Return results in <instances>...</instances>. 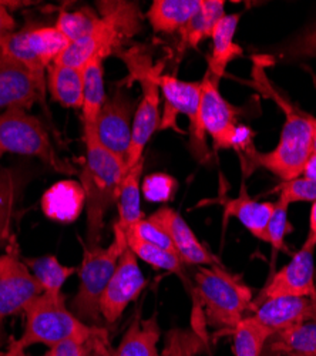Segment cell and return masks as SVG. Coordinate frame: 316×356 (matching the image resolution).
Instances as JSON below:
<instances>
[{
	"label": "cell",
	"mask_w": 316,
	"mask_h": 356,
	"mask_svg": "<svg viewBox=\"0 0 316 356\" xmlns=\"http://www.w3.org/2000/svg\"><path fill=\"white\" fill-rule=\"evenodd\" d=\"M255 65L253 81L251 86L265 97L274 100L286 118L281 130L279 141L272 152L258 153L255 147H252L240 156L244 167H248L245 174H251L255 168L263 167L279 177L282 181H290L302 175L303 167L312 154V129L306 118V113L294 106L272 87L265 76L264 65L258 62H255Z\"/></svg>",
	"instance_id": "cell-1"
},
{
	"label": "cell",
	"mask_w": 316,
	"mask_h": 356,
	"mask_svg": "<svg viewBox=\"0 0 316 356\" xmlns=\"http://www.w3.org/2000/svg\"><path fill=\"white\" fill-rule=\"evenodd\" d=\"M85 161L78 172L88 204V244L97 247L101 240L104 217L117 202L122 183L127 174L126 161L108 152L99 141L96 127H84Z\"/></svg>",
	"instance_id": "cell-2"
},
{
	"label": "cell",
	"mask_w": 316,
	"mask_h": 356,
	"mask_svg": "<svg viewBox=\"0 0 316 356\" xmlns=\"http://www.w3.org/2000/svg\"><path fill=\"white\" fill-rule=\"evenodd\" d=\"M194 305L203 312L206 325L217 332H229L249 315L252 289L241 277L229 273L224 265L198 266L194 274Z\"/></svg>",
	"instance_id": "cell-3"
},
{
	"label": "cell",
	"mask_w": 316,
	"mask_h": 356,
	"mask_svg": "<svg viewBox=\"0 0 316 356\" xmlns=\"http://www.w3.org/2000/svg\"><path fill=\"white\" fill-rule=\"evenodd\" d=\"M100 22L94 32L85 39L73 42L54 63L84 69L93 58L104 60L111 54H120L126 42L142 29V13L138 3L122 0L97 2Z\"/></svg>",
	"instance_id": "cell-4"
},
{
	"label": "cell",
	"mask_w": 316,
	"mask_h": 356,
	"mask_svg": "<svg viewBox=\"0 0 316 356\" xmlns=\"http://www.w3.org/2000/svg\"><path fill=\"white\" fill-rule=\"evenodd\" d=\"M23 312L26 315L23 335L19 339L12 338L9 341V343L23 350L39 343L51 348L67 339L92 341L107 335L104 328L83 322L67 309L62 292H42L23 308Z\"/></svg>",
	"instance_id": "cell-5"
},
{
	"label": "cell",
	"mask_w": 316,
	"mask_h": 356,
	"mask_svg": "<svg viewBox=\"0 0 316 356\" xmlns=\"http://www.w3.org/2000/svg\"><path fill=\"white\" fill-rule=\"evenodd\" d=\"M147 50L144 46H133L119 54L128 69V83L137 80L142 88V97L134 114L131 143L126 157L127 170L144 157V148L161 123L157 77L163 73L164 65H153V57Z\"/></svg>",
	"instance_id": "cell-6"
},
{
	"label": "cell",
	"mask_w": 316,
	"mask_h": 356,
	"mask_svg": "<svg viewBox=\"0 0 316 356\" xmlns=\"http://www.w3.org/2000/svg\"><path fill=\"white\" fill-rule=\"evenodd\" d=\"M127 248L123 228L116 222L114 238L106 248L83 245L84 254L78 268V291L72 301V312L89 325H97L100 319L101 295L117 268L119 259Z\"/></svg>",
	"instance_id": "cell-7"
},
{
	"label": "cell",
	"mask_w": 316,
	"mask_h": 356,
	"mask_svg": "<svg viewBox=\"0 0 316 356\" xmlns=\"http://www.w3.org/2000/svg\"><path fill=\"white\" fill-rule=\"evenodd\" d=\"M5 154L36 157L51 170L66 175L78 172L73 164L57 154L39 118L24 108H9L0 113V161Z\"/></svg>",
	"instance_id": "cell-8"
},
{
	"label": "cell",
	"mask_w": 316,
	"mask_h": 356,
	"mask_svg": "<svg viewBox=\"0 0 316 356\" xmlns=\"http://www.w3.org/2000/svg\"><path fill=\"white\" fill-rule=\"evenodd\" d=\"M157 84L164 96V110L161 114L160 130H174L183 133L177 124L178 114H185L190 120L191 153L199 163H206L210 150L206 141V130L201 124V81H184L171 74H160Z\"/></svg>",
	"instance_id": "cell-9"
},
{
	"label": "cell",
	"mask_w": 316,
	"mask_h": 356,
	"mask_svg": "<svg viewBox=\"0 0 316 356\" xmlns=\"http://www.w3.org/2000/svg\"><path fill=\"white\" fill-rule=\"evenodd\" d=\"M238 110L219 93V86L208 73L201 81L199 118L206 133L213 138L215 150L233 148L240 154L247 153L252 144L251 129L238 124Z\"/></svg>",
	"instance_id": "cell-10"
},
{
	"label": "cell",
	"mask_w": 316,
	"mask_h": 356,
	"mask_svg": "<svg viewBox=\"0 0 316 356\" xmlns=\"http://www.w3.org/2000/svg\"><path fill=\"white\" fill-rule=\"evenodd\" d=\"M69 44V39L56 27H24L0 40V50L46 84L44 70L60 57Z\"/></svg>",
	"instance_id": "cell-11"
},
{
	"label": "cell",
	"mask_w": 316,
	"mask_h": 356,
	"mask_svg": "<svg viewBox=\"0 0 316 356\" xmlns=\"http://www.w3.org/2000/svg\"><path fill=\"white\" fill-rule=\"evenodd\" d=\"M43 292L40 284L20 257L15 236L0 255V334L8 316L15 315Z\"/></svg>",
	"instance_id": "cell-12"
},
{
	"label": "cell",
	"mask_w": 316,
	"mask_h": 356,
	"mask_svg": "<svg viewBox=\"0 0 316 356\" xmlns=\"http://www.w3.org/2000/svg\"><path fill=\"white\" fill-rule=\"evenodd\" d=\"M135 110V100L126 92V88L117 87L106 99L96 124L101 145L124 161L131 143Z\"/></svg>",
	"instance_id": "cell-13"
},
{
	"label": "cell",
	"mask_w": 316,
	"mask_h": 356,
	"mask_svg": "<svg viewBox=\"0 0 316 356\" xmlns=\"http://www.w3.org/2000/svg\"><path fill=\"white\" fill-rule=\"evenodd\" d=\"M137 259L138 258L127 245L119 259L116 271L101 295L100 315L108 323H116L127 307L138 298L147 285Z\"/></svg>",
	"instance_id": "cell-14"
},
{
	"label": "cell",
	"mask_w": 316,
	"mask_h": 356,
	"mask_svg": "<svg viewBox=\"0 0 316 356\" xmlns=\"http://www.w3.org/2000/svg\"><path fill=\"white\" fill-rule=\"evenodd\" d=\"M315 250L302 247L282 270L274 274L253 302L278 296H309L316 300Z\"/></svg>",
	"instance_id": "cell-15"
},
{
	"label": "cell",
	"mask_w": 316,
	"mask_h": 356,
	"mask_svg": "<svg viewBox=\"0 0 316 356\" xmlns=\"http://www.w3.org/2000/svg\"><path fill=\"white\" fill-rule=\"evenodd\" d=\"M46 84L0 50V111L44 103Z\"/></svg>",
	"instance_id": "cell-16"
},
{
	"label": "cell",
	"mask_w": 316,
	"mask_h": 356,
	"mask_svg": "<svg viewBox=\"0 0 316 356\" xmlns=\"http://www.w3.org/2000/svg\"><path fill=\"white\" fill-rule=\"evenodd\" d=\"M149 220L165 231L172 243V247L176 250V254L180 257L184 265L211 266L221 264L219 259L197 238L195 232L176 210L169 209V207H163V209L151 214Z\"/></svg>",
	"instance_id": "cell-17"
},
{
	"label": "cell",
	"mask_w": 316,
	"mask_h": 356,
	"mask_svg": "<svg viewBox=\"0 0 316 356\" xmlns=\"http://www.w3.org/2000/svg\"><path fill=\"white\" fill-rule=\"evenodd\" d=\"M249 315L275 334L316 315V300L309 296H278L252 302Z\"/></svg>",
	"instance_id": "cell-18"
},
{
	"label": "cell",
	"mask_w": 316,
	"mask_h": 356,
	"mask_svg": "<svg viewBox=\"0 0 316 356\" xmlns=\"http://www.w3.org/2000/svg\"><path fill=\"white\" fill-rule=\"evenodd\" d=\"M85 204V193L80 183L62 180L53 184L42 197L43 214L56 222H74Z\"/></svg>",
	"instance_id": "cell-19"
},
{
	"label": "cell",
	"mask_w": 316,
	"mask_h": 356,
	"mask_svg": "<svg viewBox=\"0 0 316 356\" xmlns=\"http://www.w3.org/2000/svg\"><path fill=\"white\" fill-rule=\"evenodd\" d=\"M264 356H316V315L278 331L265 343Z\"/></svg>",
	"instance_id": "cell-20"
},
{
	"label": "cell",
	"mask_w": 316,
	"mask_h": 356,
	"mask_svg": "<svg viewBox=\"0 0 316 356\" xmlns=\"http://www.w3.org/2000/svg\"><path fill=\"white\" fill-rule=\"evenodd\" d=\"M274 209L275 202L252 198L247 193L245 184H242L237 198L224 201V217L225 220L229 217L237 218L255 238L267 243V229Z\"/></svg>",
	"instance_id": "cell-21"
},
{
	"label": "cell",
	"mask_w": 316,
	"mask_h": 356,
	"mask_svg": "<svg viewBox=\"0 0 316 356\" xmlns=\"http://www.w3.org/2000/svg\"><path fill=\"white\" fill-rule=\"evenodd\" d=\"M241 20V13L225 15L214 27L211 35L213 39V51L208 56V70L210 77L219 84V80L224 77L228 65L234 58L242 56L244 50L240 44L234 42V36Z\"/></svg>",
	"instance_id": "cell-22"
},
{
	"label": "cell",
	"mask_w": 316,
	"mask_h": 356,
	"mask_svg": "<svg viewBox=\"0 0 316 356\" xmlns=\"http://www.w3.org/2000/svg\"><path fill=\"white\" fill-rule=\"evenodd\" d=\"M160 335L161 331L156 314L147 319H142L137 314L119 346L114 350L108 349L104 356H160L157 346Z\"/></svg>",
	"instance_id": "cell-23"
},
{
	"label": "cell",
	"mask_w": 316,
	"mask_h": 356,
	"mask_svg": "<svg viewBox=\"0 0 316 356\" xmlns=\"http://www.w3.org/2000/svg\"><path fill=\"white\" fill-rule=\"evenodd\" d=\"M201 0H154L146 17L156 33L180 32L197 13Z\"/></svg>",
	"instance_id": "cell-24"
},
{
	"label": "cell",
	"mask_w": 316,
	"mask_h": 356,
	"mask_svg": "<svg viewBox=\"0 0 316 356\" xmlns=\"http://www.w3.org/2000/svg\"><path fill=\"white\" fill-rule=\"evenodd\" d=\"M47 87L51 99L66 108L83 107V69L53 63L47 67Z\"/></svg>",
	"instance_id": "cell-25"
},
{
	"label": "cell",
	"mask_w": 316,
	"mask_h": 356,
	"mask_svg": "<svg viewBox=\"0 0 316 356\" xmlns=\"http://www.w3.org/2000/svg\"><path fill=\"white\" fill-rule=\"evenodd\" d=\"M225 16V2L222 0H201L197 13L181 29V43L178 51L197 49L204 39H211L214 27Z\"/></svg>",
	"instance_id": "cell-26"
},
{
	"label": "cell",
	"mask_w": 316,
	"mask_h": 356,
	"mask_svg": "<svg viewBox=\"0 0 316 356\" xmlns=\"http://www.w3.org/2000/svg\"><path fill=\"white\" fill-rule=\"evenodd\" d=\"M83 127H96L101 107L107 99L104 90V69L103 60L93 58L83 69Z\"/></svg>",
	"instance_id": "cell-27"
},
{
	"label": "cell",
	"mask_w": 316,
	"mask_h": 356,
	"mask_svg": "<svg viewBox=\"0 0 316 356\" xmlns=\"http://www.w3.org/2000/svg\"><path fill=\"white\" fill-rule=\"evenodd\" d=\"M142 170H144V157L127 171L120 187V193L116 204L119 207L117 224L123 229L137 224L142 218H146L141 211V200H140Z\"/></svg>",
	"instance_id": "cell-28"
},
{
	"label": "cell",
	"mask_w": 316,
	"mask_h": 356,
	"mask_svg": "<svg viewBox=\"0 0 316 356\" xmlns=\"http://www.w3.org/2000/svg\"><path fill=\"white\" fill-rule=\"evenodd\" d=\"M126 240L128 248L133 251V254L140 258L141 261L147 262L156 270H163L171 274L178 275L184 282H187L185 275V265L180 259V257L176 252H171L167 250H163L160 247H156L153 244H149L146 241L140 240L134 234L126 232Z\"/></svg>",
	"instance_id": "cell-29"
},
{
	"label": "cell",
	"mask_w": 316,
	"mask_h": 356,
	"mask_svg": "<svg viewBox=\"0 0 316 356\" xmlns=\"http://www.w3.org/2000/svg\"><path fill=\"white\" fill-rule=\"evenodd\" d=\"M24 262L40 284L43 292L49 293H60L65 282L78 271L76 266L63 265L54 255L33 259L27 258Z\"/></svg>",
	"instance_id": "cell-30"
},
{
	"label": "cell",
	"mask_w": 316,
	"mask_h": 356,
	"mask_svg": "<svg viewBox=\"0 0 316 356\" xmlns=\"http://www.w3.org/2000/svg\"><path fill=\"white\" fill-rule=\"evenodd\" d=\"M235 356H263L272 332L252 315L241 319L231 332Z\"/></svg>",
	"instance_id": "cell-31"
},
{
	"label": "cell",
	"mask_w": 316,
	"mask_h": 356,
	"mask_svg": "<svg viewBox=\"0 0 316 356\" xmlns=\"http://www.w3.org/2000/svg\"><path fill=\"white\" fill-rule=\"evenodd\" d=\"M207 337L194 330L174 328L165 334L164 348L160 356H198L207 352Z\"/></svg>",
	"instance_id": "cell-32"
},
{
	"label": "cell",
	"mask_w": 316,
	"mask_h": 356,
	"mask_svg": "<svg viewBox=\"0 0 316 356\" xmlns=\"http://www.w3.org/2000/svg\"><path fill=\"white\" fill-rule=\"evenodd\" d=\"M99 22L100 15L96 10L90 8H81L74 12H62L57 17L54 27L65 35L70 43H73L90 36Z\"/></svg>",
	"instance_id": "cell-33"
},
{
	"label": "cell",
	"mask_w": 316,
	"mask_h": 356,
	"mask_svg": "<svg viewBox=\"0 0 316 356\" xmlns=\"http://www.w3.org/2000/svg\"><path fill=\"white\" fill-rule=\"evenodd\" d=\"M278 194V201L291 205L294 202H313L316 201V183L298 177L290 181H282L274 188Z\"/></svg>",
	"instance_id": "cell-34"
},
{
	"label": "cell",
	"mask_w": 316,
	"mask_h": 356,
	"mask_svg": "<svg viewBox=\"0 0 316 356\" xmlns=\"http://www.w3.org/2000/svg\"><path fill=\"white\" fill-rule=\"evenodd\" d=\"M281 57L286 62L316 57V23L286 42L281 49Z\"/></svg>",
	"instance_id": "cell-35"
},
{
	"label": "cell",
	"mask_w": 316,
	"mask_h": 356,
	"mask_svg": "<svg viewBox=\"0 0 316 356\" xmlns=\"http://www.w3.org/2000/svg\"><path fill=\"white\" fill-rule=\"evenodd\" d=\"M288 209L290 205H286L281 201H275L274 214L269 220L268 229H267V243L272 247L274 257L279 251H285V236L290 234L291 225L288 221Z\"/></svg>",
	"instance_id": "cell-36"
},
{
	"label": "cell",
	"mask_w": 316,
	"mask_h": 356,
	"mask_svg": "<svg viewBox=\"0 0 316 356\" xmlns=\"http://www.w3.org/2000/svg\"><path fill=\"white\" fill-rule=\"evenodd\" d=\"M178 188L176 178L168 174L157 172L147 175L141 184V193L150 202H167L171 201Z\"/></svg>",
	"instance_id": "cell-37"
},
{
	"label": "cell",
	"mask_w": 316,
	"mask_h": 356,
	"mask_svg": "<svg viewBox=\"0 0 316 356\" xmlns=\"http://www.w3.org/2000/svg\"><path fill=\"white\" fill-rule=\"evenodd\" d=\"M106 346H108L107 335L94 338L92 341L67 339L51 346L44 356H92L96 349H99L103 355L108 349Z\"/></svg>",
	"instance_id": "cell-38"
},
{
	"label": "cell",
	"mask_w": 316,
	"mask_h": 356,
	"mask_svg": "<svg viewBox=\"0 0 316 356\" xmlns=\"http://www.w3.org/2000/svg\"><path fill=\"white\" fill-rule=\"evenodd\" d=\"M123 231L134 234L135 236H138L140 240L146 241L149 244H153L156 247H160V248L171 251V252H176V250H174V247H172V243L169 240V236L165 234V231L149 218H142L137 224H134Z\"/></svg>",
	"instance_id": "cell-39"
},
{
	"label": "cell",
	"mask_w": 316,
	"mask_h": 356,
	"mask_svg": "<svg viewBox=\"0 0 316 356\" xmlns=\"http://www.w3.org/2000/svg\"><path fill=\"white\" fill-rule=\"evenodd\" d=\"M16 2H0V40H2L8 33L15 32L16 22L9 12L10 5Z\"/></svg>",
	"instance_id": "cell-40"
},
{
	"label": "cell",
	"mask_w": 316,
	"mask_h": 356,
	"mask_svg": "<svg viewBox=\"0 0 316 356\" xmlns=\"http://www.w3.org/2000/svg\"><path fill=\"white\" fill-rule=\"evenodd\" d=\"M303 247L312 248V250L316 248V201L312 202L310 216H309V232H308Z\"/></svg>",
	"instance_id": "cell-41"
},
{
	"label": "cell",
	"mask_w": 316,
	"mask_h": 356,
	"mask_svg": "<svg viewBox=\"0 0 316 356\" xmlns=\"http://www.w3.org/2000/svg\"><path fill=\"white\" fill-rule=\"evenodd\" d=\"M301 177H305L306 180L316 183V154L312 153L303 167V172Z\"/></svg>",
	"instance_id": "cell-42"
},
{
	"label": "cell",
	"mask_w": 316,
	"mask_h": 356,
	"mask_svg": "<svg viewBox=\"0 0 316 356\" xmlns=\"http://www.w3.org/2000/svg\"><path fill=\"white\" fill-rule=\"evenodd\" d=\"M306 118L312 129V153L316 154V118L308 113H306Z\"/></svg>",
	"instance_id": "cell-43"
},
{
	"label": "cell",
	"mask_w": 316,
	"mask_h": 356,
	"mask_svg": "<svg viewBox=\"0 0 316 356\" xmlns=\"http://www.w3.org/2000/svg\"><path fill=\"white\" fill-rule=\"evenodd\" d=\"M2 356H28V355H26V352L23 349H19V348L13 346L12 343H9L8 350Z\"/></svg>",
	"instance_id": "cell-44"
},
{
	"label": "cell",
	"mask_w": 316,
	"mask_h": 356,
	"mask_svg": "<svg viewBox=\"0 0 316 356\" xmlns=\"http://www.w3.org/2000/svg\"><path fill=\"white\" fill-rule=\"evenodd\" d=\"M312 80H313V83H315V87H316V74H313V73H312Z\"/></svg>",
	"instance_id": "cell-45"
}]
</instances>
